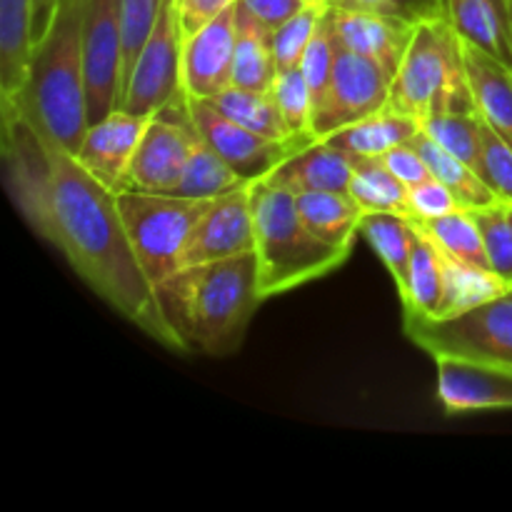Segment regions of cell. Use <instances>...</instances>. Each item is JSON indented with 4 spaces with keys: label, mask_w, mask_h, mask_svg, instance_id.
Instances as JSON below:
<instances>
[{
    "label": "cell",
    "mask_w": 512,
    "mask_h": 512,
    "mask_svg": "<svg viewBox=\"0 0 512 512\" xmlns=\"http://www.w3.org/2000/svg\"><path fill=\"white\" fill-rule=\"evenodd\" d=\"M210 103L220 110V113L230 115L238 120L245 128L255 130V133L265 135L270 140H293L303 138V135L290 133L288 123L280 115L278 105H275L273 93H258V90H245V88H228L213 98ZM315 140V138H313Z\"/></svg>",
    "instance_id": "cell-31"
},
{
    "label": "cell",
    "mask_w": 512,
    "mask_h": 512,
    "mask_svg": "<svg viewBox=\"0 0 512 512\" xmlns=\"http://www.w3.org/2000/svg\"><path fill=\"white\" fill-rule=\"evenodd\" d=\"M418 230H423L440 250H445L453 258L465 260V263L490 268L488 250H485L483 235H480L478 223L470 215V210L460 208L455 213L443 215L433 220H413Z\"/></svg>",
    "instance_id": "cell-32"
},
{
    "label": "cell",
    "mask_w": 512,
    "mask_h": 512,
    "mask_svg": "<svg viewBox=\"0 0 512 512\" xmlns=\"http://www.w3.org/2000/svg\"><path fill=\"white\" fill-rule=\"evenodd\" d=\"M330 5L355 10H373V13L395 15V18L423 23V20L445 18L443 0H328Z\"/></svg>",
    "instance_id": "cell-40"
},
{
    "label": "cell",
    "mask_w": 512,
    "mask_h": 512,
    "mask_svg": "<svg viewBox=\"0 0 512 512\" xmlns=\"http://www.w3.org/2000/svg\"><path fill=\"white\" fill-rule=\"evenodd\" d=\"M8 105L18 110L40 135L78 155L90 128L85 83V0H60L53 23L33 45L23 93Z\"/></svg>",
    "instance_id": "cell-3"
},
{
    "label": "cell",
    "mask_w": 512,
    "mask_h": 512,
    "mask_svg": "<svg viewBox=\"0 0 512 512\" xmlns=\"http://www.w3.org/2000/svg\"><path fill=\"white\" fill-rule=\"evenodd\" d=\"M420 130V123L410 115L385 105L378 113L348 125V128L335 130L328 138H320L333 148L343 150L348 155H383L393 150L395 145H403L413 140Z\"/></svg>",
    "instance_id": "cell-23"
},
{
    "label": "cell",
    "mask_w": 512,
    "mask_h": 512,
    "mask_svg": "<svg viewBox=\"0 0 512 512\" xmlns=\"http://www.w3.org/2000/svg\"><path fill=\"white\" fill-rule=\"evenodd\" d=\"M273 93L275 105H278L280 115L288 123L290 133L303 135V138H315L313 133V93L308 88L303 70L290 68L275 73L273 80ZM318 140V138H315Z\"/></svg>",
    "instance_id": "cell-34"
},
{
    "label": "cell",
    "mask_w": 512,
    "mask_h": 512,
    "mask_svg": "<svg viewBox=\"0 0 512 512\" xmlns=\"http://www.w3.org/2000/svg\"><path fill=\"white\" fill-rule=\"evenodd\" d=\"M160 303L190 348L205 355H230L240 348L263 303L255 253L213 263L185 265L158 285Z\"/></svg>",
    "instance_id": "cell-2"
},
{
    "label": "cell",
    "mask_w": 512,
    "mask_h": 512,
    "mask_svg": "<svg viewBox=\"0 0 512 512\" xmlns=\"http://www.w3.org/2000/svg\"><path fill=\"white\" fill-rule=\"evenodd\" d=\"M388 105L418 123L448 110L478 108L465 73L463 40L448 20L433 18L415 25Z\"/></svg>",
    "instance_id": "cell-5"
},
{
    "label": "cell",
    "mask_w": 512,
    "mask_h": 512,
    "mask_svg": "<svg viewBox=\"0 0 512 512\" xmlns=\"http://www.w3.org/2000/svg\"><path fill=\"white\" fill-rule=\"evenodd\" d=\"M123 0H85V83L90 125L120 108Z\"/></svg>",
    "instance_id": "cell-12"
},
{
    "label": "cell",
    "mask_w": 512,
    "mask_h": 512,
    "mask_svg": "<svg viewBox=\"0 0 512 512\" xmlns=\"http://www.w3.org/2000/svg\"><path fill=\"white\" fill-rule=\"evenodd\" d=\"M353 165L348 193L363 213H400L410 218V188L380 155H348Z\"/></svg>",
    "instance_id": "cell-24"
},
{
    "label": "cell",
    "mask_w": 512,
    "mask_h": 512,
    "mask_svg": "<svg viewBox=\"0 0 512 512\" xmlns=\"http://www.w3.org/2000/svg\"><path fill=\"white\" fill-rule=\"evenodd\" d=\"M165 0H123V68H120V103L140 50L158 25Z\"/></svg>",
    "instance_id": "cell-35"
},
{
    "label": "cell",
    "mask_w": 512,
    "mask_h": 512,
    "mask_svg": "<svg viewBox=\"0 0 512 512\" xmlns=\"http://www.w3.org/2000/svg\"><path fill=\"white\" fill-rule=\"evenodd\" d=\"M148 123L150 118L118 108L115 113L105 115L103 120L90 125L75 158L100 183L120 193V190H125V183H128L130 163H133L135 150H138L140 140H143Z\"/></svg>",
    "instance_id": "cell-16"
},
{
    "label": "cell",
    "mask_w": 512,
    "mask_h": 512,
    "mask_svg": "<svg viewBox=\"0 0 512 512\" xmlns=\"http://www.w3.org/2000/svg\"><path fill=\"white\" fill-rule=\"evenodd\" d=\"M185 100H188V113L195 130L213 145L215 153H218L235 173H240L245 180H250V183L270 175L285 158H290L293 153L303 150L305 145L315 143L313 138L270 140L265 138V135L240 125L238 120H233L230 115L220 113L210 100L193 98V95L188 93H185Z\"/></svg>",
    "instance_id": "cell-11"
},
{
    "label": "cell",
    "mask_w": 512,
    "mask_h": 512,
    "mask_svg": "<svg viewBox=\"0 0 512 512\" xmlns=\"http://www.w3.org/2000/svg\"><path fill=\"white\" fill-rule=\"evenodd\" d=\"M218 200V198H215ZM210 198H183L173 193L120 190L118 205L125 230L145 275L158 288L183 268V250L210 205Z\"/></svg>",
    "instance_id": "cell-6"
},
{
    "label": "cell",
    "mask_w": 512,
    "mask_h": 512,
    "mask_svg": "<svg viewBox=\"0 0 512 512\" xmlns=\"http://www.w3.org/2000/svg\"><path fill=\"white\" fill-rule=\"evenodd\" d=\"M393 73L365 55L338 48L333 78L313 110L315 138H328L335 130L348 128L390 103Z\"/></svg>",
    "instance_id": "cell-9"
},
{
    "label": "cell",
    "mask_w": 512,
    "mask_h": 512,
    "mask_svg": "<svg viewBox=\"0 0 512 512\" xmlns=\"http://www.w3.org/2000/svg\"><path fill=\"white\" fill-rule=\"evenodd\" d=\"M403 328L433 358L512 368V290L445 318L405 315Z\"/></svg>",
    "instance_id": "cell-7"
},
{
    "label": "cell",
    "mask_w": 512,
    "mask_h": 512,
    "mask_svg": "<svg viewBox=\"0 0 512 512\" xmlns=\"http://www.w3.org/2000/svg\"><path fill=\"white\" fill-rule=\"evenodd\" d=\"M460 210L455 195L440 180L430 178L410 188V220H433Z\"/></svg>",
    "instance_id": "cell-41"
},
{
    "label": "cell",
    "mask_w": 512,
    "mask_h": 512,
    "mask_svg": "<svg viewBox=\"0 0 512 512\" xmlns=\"http://www.w3.org/2000/svg\"><path fill=\"white\" fill-rule=\"evenodd\" d=\"M195 125L188 113L185 90L153 115L145 128L135 158L130 163L125 190L145 193H170L180 183L193 148Z\"/></svg>",
    "instance_id": "cell-10"
},
{
    "label": "cell",
    "mask_w": 512,
    "mask_h": 512,
    "mask_svg": "<svg viewBox=\"0 0 512 512\" xmlns=\"http://www.w3.org/2000/svg\"><path fill=\"white\" fill-rule=\"evenodd\" d=\"M175 13H178V23L183 35L198 33L200 28H205L208 23H213L218 15H223L225 10L235 8L238 0H173Z\"/></svg>",
    "instance_id": "cell-43"
},
{
    "label": "cell",
    "mask_w": 512,
    "mask_h": 512,
    "mask_svg": "<svg viewBox=\"0 0 512 512\" xmlns=\"http://www.w3.org/2000/svg\"><path fill=\"white\" fill-rule=\"evenodd\" d=\"M360 235L378 253L383 265L393 278L398 295L403 298L408 290L410 258L415 245L413 220L400 213H363L360 218Z\"/></svg>",
    "instance_id": "cell-27"
},
{
    "label": "cell",
    "mask_w": 512,
    "mask_h": 512,
    "mask_svg": "<svg viewBox=\"0 0 512 512\" xmlns=\"http://www.w3.org/2000/svg\"><path fill=\"white\" fill-rule=\"evenodd\" d=\"M463 60L470 93H473L480 115L512 143V68L465 40Z\"/></svg>",
    "instance_id": "cell-21"
},
{
    "label": "cell",
    "mask_w": 512,
    "mask_h": 512,
    "mask_svg": "<svg viewBox=\"0 0 512 512\" xmlns=\"http://www.w3.org/2000/svg\"><path fill=\"white\" fill-rule=\"evenodd\" d=\"M410 143L420 150L425 160L430 165V173H433L435 180L445 185L450 193L455 195V200L460 203V208L465 210H478L488 208V205L498 203V195L490 190V185L485 183L478 175V170L473 165H468L465 160H460L458 155L448 153L443 145L435 143L423 128L413 135Z\"/></svg>",
    "instance_id": "cell-26"
},
{
    "label": "cell",
    "mask_w": 512,
    "mask_h": 512,
    "mask_svg": "<svg viewBox=\"0 0 512 512\" xmlns=\"http://www.w3.org/2000/svg\"><path fill=\"white\" fill-rule=\"evenodd\" d=\"M298 198V210L308 228L320 235L328 243L355 245L360 235V218L363 210L350 198V193H305L295 195Z\"/></svg>",
    "instance_id": "cell-29"
},
{
    "label": "cell",
    "mask_w": 512,
    "mask_h": 512,
    "mask_svg": "<svg viewBox=\"0 0 512 512\" xmlns=\"http://www.w3.org/2000/svg\"><path fill=\"white\" fill-rule=\"evenodd\" d=\"M255 220V258H258L260 298L308 285L325 278L345 263L355 245L328 243L308 228L293 193L255 180L250 188Z\"/></svg>",
    "instance_id": "cell-4"
},
{
    "label": "cell",
    "mask_w": 512,
    "mask_h": 512,
    "mask_svg": "<svg viewBox=\"0 0 512 512\" xmlns=\"http://www.w3.org/2000/svg\"><path fill=\"white\" fill-rule=\"evenodd\" d=\"M235 8L188 35L183 43V88L200 100H213L233 88Z\"/></svg>",
    "instance_id": "cell-15"
},
{
    "label": "cell",
    "mask_w": 512,
    "mask_h": 512,
    "mask_svg": "<svg viewBox=\"0 0 512 512\" xmlns=\"http://www.w3.org/2000/svg\"><path fill=\"white\" fill-rule=\"evenodd\" d=\"M438 248V245H435ZM440 263H443V303L435 318L463 313L473 305L488 303L512 290V283L495 273L493 268H480V265L465 263L453 258L445 250H440Z\"/></svg>",
    "instance_id": "cell-25"
},
{
    "label": "cell",
    "mask_w": 512,
    "mask_h": 512,
    "mask_svg": "<svg viewBox=\"0 0 512 512\" xmlns=\"http://www.w3.org/2000/svg\"><path fill=\"white\" fill-rule=\"evenodd\" d=\"M253 185L250 180H245L243 175L235 173L223 158L213 150V145L203 138V135L195 130L193 148H190L188 165H185V173L180 178V183L175 185L170 193L183 195V198H223V195L235 193V190H243Z\"/></svg>",
    "instance_id": "cell-28"
},
{
    "label": "cell",
    "mask_w": 512,
    "mask_h": 512,
    "mask_svg": "<svg viewBox=\"0 0 512 512\" xmlns=\"http://www.w3.org/2000/svg\"><path fill=\"white\" fill-rule=\"evenodd\" d=\"M443 15L465 43L512 68V20L508 0H443Z\"/></svg>",
    "instance_id": "cell-19"
},
{
    "label": "cell",
    "mask_w": 512,
    "mask_h": 512,
    "mask_svg": "<svg viewBox=\"0 0 512 512\" xmlns=\"http://www.w3.org/2000/svg\"><path fill=\"white\" fill-rule=\"evenodd\" d=\"M183 43L173 0H165L158 25L140 50L120 110L153 118L183 93Z\"/></svg>",
    "instance_id": "cell-8"
},
{
    "label": "cell",
    "mask_w": 512,
    "mask_h": 512,
    "mask_svg": "<svg viewBox=\"0 0 512 512\" xmlns=\"http://www.w3.org/2000/svg\"><path fill=\"white\" fill-rule=\"evenodd\" d=\"M400 300H403L405 315H425V318H435L440 303H443V263H440V253L433 240L423 230H418V225H415L408 290Z\"/></svg>",
    "instance_id": "cell-30"
},
{
    "label": "cell",
    "mask_w": 512,
    "mask_h": 512,
    "mask_svg": "<svg viewBox=\"0 0 512 512\" xmlns=\"http://www.w3.org/2000/svg\"><path fill=\"white\" fill-rule=\"evenodd\" d=\"M328 3L325 0H313L308 8L300 10L298 15L280 25L273 33V50H275V68L290 70L298 68L303 60L305 50H308L310 40H313L315 30H318L320 18H323Z\"/></svg>",
    "instance_id": "cell-37"
},
{
    "label": "cell",
    "mask_w": 512,
    "mask_h": 512,
    "mask_svg": "<svg viewBox=\"0 0 512 512\" xmlns=\"http://www.w3.org/2000/svg\"><path fill=\"white\" fill-rule=\"evenodd\" d=\"M508 8H510V20H512V0H508Z\"/></svg>",
    "instance_id": "cell-46"
},
{
    "label": "cell",
    "mask_w": 512,
    "mask_h": 512,
    "mask_svg": "<svg viewBox=\"0 0 512 512\" xmlns=\"http://www.w3.org/2000/svg\"><path fill=\"white\" fill-rule=\"evenodd\" d=\"M273 33V28H268L263 20L255 18L238 0V5H235V88L270 93L275 73H278Z\"/></svg>",
    "instance_id": "cell-22"
},
{
    "label": "cell",
    "mask_w": 512,
    "mask_h": 512,
    "mask_svg": "<svg viewBox=\"0 0 512 512\" xmlns=\"http://www.w3.org/2000/svg\"><path fill=\"white\" fill-rule=\"evenodd\" d=\"M33 58V0H0V103L20 98Z\"/></svg>",
    "instance_id": "cell-20"
},
{
    "label": "cell",
    "mask_w": 512,
    "mask_h": 512,
    "mask_svg": "<svg viewBox=\"0 0 512 512\" xmlns=\"http://www.w3.org/2000/svg\"><path fill=\"white\" fill-rule=\"evenodd\" d=\"M3 118L5 183L25 223L63 253L70 268L115 313L175 353L190 345L160 303L120 215L118 193L65 148L40 135L10 105Z\"/></svg>",
    "instance_id": "cell-1"
},
{
    "label": "cell",
    "mask_w": 512,
    "mask_h": 512,
    "mask_svg": "<svg viewBox=\"0 0 512 512\" xmlns=\"http://www.w3.org/2000/svg\"><path fill=\"white\" fill-rule=\"evenodd\" d=\"M250 188L223 195L200 218L183 250L185 265L213 263L233 255L255 253V220L250 208Z\"/></svg>",
    "instance_id": "cell-14"
},
{
    "label": "cell",
    "mask_w": 512,
    "mask_h": 512,
    "mask_svg": "<svg viewBox=\"0 0 512 512\" xmlns=\"http://www.w3.org/2000/svg\"><path fill=\"white\" fill-rule=\"evenodd\" d=\"M350 175H353V165H350L348 153L333 148L325 140H315V143L305 145L303 150L285 158L263 180L293 195L325 193V190L348 193Z\"/></svg>",
    "instance_id": "cell-18"
},
{
    "label": "cell",
    "mask_w": 512,
    "mask_h": 512,
    "mask_svg": "<svg viewBox=\"0 0 512 512\" xmlns=\"http://www.w3.org/2000/svg\"><path fill=\"white\" fill-rule=\"evenodd\" d=\"M310 3H313V0H240L243 8H248L255 18H260L273 30H278L283 23H288L293 15H298L300 10L308 8Z\"/></svg>",
    "instance_id": "cell-44"
},
{
    "label": "cell",
    "mask_w": 512,
    "mask_h": 512,
    "mask_svg": "<svg viewBox=\"0 0 512 512\" xmlns=\"http://www.w3.org/2000/svg\"><path fill=\"white\" fill-rule=\"evenodd\" d=\"M58 3L60 0H33V45L43 38L45 30L53 23Z\"/></svg>",
    "instance_id": "cell-45"
},
{
    "label": "cell",
    "mask_w": 512,
    "mask_h": 512,
    "mask_svg": "<svg viewBox=\"0 0 512 512\" xmlns=\"http://www.w3.org/2000/svg\"><path fill=\"white\" fill-rule=\"evenodd\" d=\"M335 60H338V43H335L323 13L318 30H315L313 40H310L308 50H305L303 60H300V70H303L310 93H313V110L325 95V90H328L335 70Z\"/></svg>",
    "instance_id": "cell-39"
},
{
    "label": "cell",
    "mask_w": 512,
    "mask_h": 512,
    "mask_svg": "<svg viewBox=\"0 0 512 512\" xmlns=\"http://www.w3.org/2000/svg\"><path fill=\"white\" fill-rule=\"evenodd\" d=\"M483 235L490 268L512 283V203L498 200L488 208L470 210Z\"/></svg>",
    "instance_id": "cell-36"
},
{
    "label": "cell",
    "mask_w": 512,
    "mask_h": 512,
    "mask_svg": "<svg viewBox=\"0 0 512 512\" xmlns=\"http://www.w3.org/2000/svg\"><path fill=\"white\" fill-rule=\"evenodd\" d=\"M438 400L448 415L478 410H512V368L435 358Z\"/></svg>",
    "instance_id": "cell-17"
},
{
    "label": "cell",
    "mask_w": 512,
    "mask_h": 512,
    "mask_svg": "<svg viewBox=\"0 0 512 512\" xmlns=\"http://www.w3.org/2000/svg\"><path fill=\"white\" fill-rule=\"evenodd\" d=\"M380 158H383V163L388 165V168L393 170V173L398 175L405 185H408V188H413V185H420V183H425V180L433 178L428 160L420 155V150L415 148L410 140L403 145H395L393 150L383 153Z\"/></svg>",
    "instance_id": "cell-42"
},
{
    "label": "cell",
    "mask_w": 512,
    "mask_h": 512,
    "mask_svg": "<svg viewBox=\"0 0 512 512\" xmlns=\"http://www.w3.org/2000/svg\"><path fill=\"white\" fill-rule=\"evenodd\" d=\"M420 128L430 135L448 153L458 155L468 165L478 170L480 163V110L458 108L448 113L430 115L420 123ZM480 175V173H478Z\"/></svg>",
    "instance_id": "cell-33"
},
{
    "label": "cell",
    "mask_w": 512,
    "mask_h": 512,
    "mask_svg": "<svg viewBox=\"0 0 512 512\" xmlns=\"http://www.w3.org/2000/svg\"><path fill=\"white\" fill-rule=\"evenodd\" d=\"M325 20H328V28L338 48L375 60L388 73H393V78L403 63L410 40H413L415 25H418L395 18V15L340 8V5L330 3L325 8Z\"/></svg>",
    "instance_id": "cell-13"
},
{
    "label": "cell",
    "mask_w": 512,
    "mask_h": 512,
    "mask_svg": "<svg viewBox=\"0 0 512 512\" xmlns=\"http://www.w3.org/2000/svg\"><path fill=\"white\" fill-rule=\"evenodd\" d=\"M478 173L500 200L512 203V143L480 115Z\"/></svg>",
    "instance_id": "cell-38"
}]
</instances>
